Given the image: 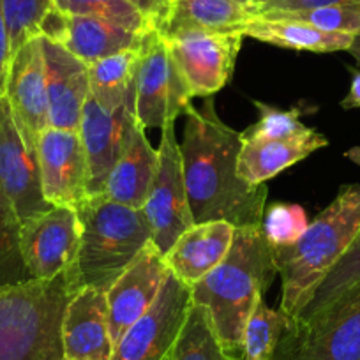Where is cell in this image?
<instances>
[{"instance_id": "25", "label": "cell", "mask_w": 360, "mask_h": 360, "mask_svg": "<svg viewBox=\"0 0 360 360\" xmlns=\"http://www.w3.org/2000/svg\"><path fill=\"white\" fill-rule=\"evenodd\" d=\"M138 62L140 48H133L90 64V96L106 110H117L126 105L127 99L134 96L136 90Z\"/></svg>"}, {"instance_id": "12", "label": "cell", "mask_w": 360, "mask_h": 360, "mask_svg": "<svg viewBox=\"0 0 360 360\" xmlns=\"http://www.w3.org/2000/svg\"><path fill=\"white\" fill-rule=\"evenodd\" d=\"M0 188L13 202L22 223L53 207L41 189L37 150L23 138L6 96L0 98Z\"/></svg>"}, {"instance_id": "42", "label": "cell", "mask_w": 360, "mask_h": 360, "mask_svg": "<svg viewBox=\"0 0 360 360\" xmlns=\"http://www.w3.org/2000/svg\"><path fill=\"white\" fill-rule=\"evenodd\" d=\"M235 2H238V4L245 6V8L252 9V0H235Z\"/></svg>"}, {"instance_id": "37", "label": "cell", "mask_w": 360, "mask_h": 360, "mask_svg": "<svg viewBox=\"0 0 360 360\" xmlns=\"http://www.w3.org/2000/svg\"><path fill=\"white\" fill-rule=\"evenodd\" d=\"M11 57V41H9L8 23H6L4 9H2V0H0V98L6 96V83H8Z\"/></svg>"}, {"instance_id": "22", "label": "cell", "mask_w": 360, "mask_h": 360, "mask_svg": "<svg viewBox=\"0 0 360 360\" xmlns=\"http://www.w3.org/2000/svg\"><path fill=\"white\" fill-rule=\"evenodd\" d=\"M328 140L320 131L307 127L288 140H244L238 154L237 173L245 184L262 186L278 173L302 161L313 152L327 147Z\"/></svg>"}, {"instance_id": "33", "label": "cell", "mask_w": 360, "mask_h": 360, "mask_svg": "<svg viewBox=\"0 0 360 360\" xmlns=\"http://www.w3.org/2000/svg\"><path fill=\"white\" fill-rule=\"evenodd\" d=\"M252 105L258 110L259 119L242 133L244 140H288L307 131V126L300 120L307 110H281L259 101H252Z\"/></svg>"}, {"instance_id": "43", "label": "cell", "mask_w": 360, "mask_h": 360, "mask_svg": "<svg viewBox=\"0 0 360 360\" xmlns=\"http://www.w3.org/2000/svg\"><path fill=\"white\" fill-rule=\"evenodd\" d=\"M62 360H79V359H65V356H64V359H62Z\"/></svg>"}, {"instance_id": "28", "label": "cell", "mask_w": 360, "mask_h": 360, "mask_svg": "<svg viewBox=\"0 0 360 360\" xmlns=\"http://www.w3.org/2000/svg\"><path fill=\"white\" fill-rule=\"evenodd\" d=\"M22 221L4 189L0 188V286L32 281L20 245Z\"/></svg>"}, {"instance_id": "14", "label": "cell", "mask_w": 360, "mask_h": 360, "mask_svg": "<svg viewBox=\"0 0 360 360\" xmlns=\"http://www.w3.org/2000/svg\"><path fill=\"white\" fill-rule=\"evenodd\" d=\"M168 274L169 269L165 256L152 242H148L133 263L106 290L113 345L134 321L140 320L150 309Z\"/></svg>"}, {"instance_id": "32", "label": "cell", "mask_w": 360, "mask_h": 360, "mask_svg": "<svg viewBox=\"0 0 360 360\" xmlns=\"http://www.w3.org/2000/svg\"><path fill=\"white\" fill-rule=\"evenodd\" d=\"M51 8L53 0H2L11 41V55H15L27 41L41 36V25Z\"/></svg>"}, {"instance_id": "10", "label": "cell", "mask_w": 360, "mask_h": 360, "mask_svg": "<svg viewBox=\"0 0 360 360\" xmlns=\"http://www.w3.org/2000/svg\"><path fill=\"white\" fill-rule=\"evenodd\" d=\"M191 307V288L169 272L150 309L115 342L110 360H166Z\"/></svg>"}, {"instance_id": "13", "label": "cell", "mask_w": 360, "mask_h": 360, "mask_svg": "<svg viewBox=\"0 0 360 360\" xmlns=\"http://www.w3.org/2000/svg\"><path fill=\"white\" fill-rule=\"evenodd\" d=\"M43 196L50 205L72 207L89 193V165L78 131L48 127L37 140Z\"/></svg>"}, {"instance_id": "6", "label": "cell", "mask_w": 360, "mask_h": 360, "mask_svg": "<svg viewBox=\"0 0 360 360\" xmlns=\"http://www.w3.org/2000/svg\"><path fill=\"white\" fill-rule=\"evenodd\" d=\"M272 360H360V285L306 321H286Z\"/></svg>"}, {"instance_id": "9", "label": "cell", "mask_w": 360, "mask_h": 360, "mask_svg": "<svg viewBox=\"0 0 360 360\" xmlns=\"http://www.w3.org/2000/svg\"><path fill=\"white\" fill-rule=\"evenodd\" d=\"M169 58L189 89L191 98H212L233 75L244 34L184 30L166 34Z\"/></svg>"}, {"instance_id": "21", "label": "cell", "mask_w": 360, "mask_h": 360, "mask_svg": "<svg viewBox=\"0 0 360 360\" xmlns=\"http://www.w3.org/2000/svg\"><path fill=\"white\" fill-rule=\"evenodd\" d=\"M145 131L140 120L134 119L122 154L103 188V195L110 200L133 209L143 207L158 169V148L152 147Z\"/></svg>"}, {"instance_id": "16", "label": "cell", "mask_w": 360, "mask_h": 360, "mask_svg": "<svg viewBox=\"0 0 360 360\" xmlns=\"http://www.w3.org/2000/svg\"><path fill=\"white\" fill-rule=\"evenodd\" d=\"M6 99L9 101L23 138L37 150L41 133L50 127L41 36L27 41L11 57L6 83Z\"/></svg>"}, {"instance_id": "19", "label": "cell", "mask_w": 360, "mask_h": 360, "mask_svg": "<svg viewBox=\"0 0 360 360\" xmlns=\"http://www.w3.org/2000/svg\"><path fill=\"white\" fill-rule=\"evenodd\" d=\"M106 292L82 286L71 293L62 318L65 359L110 360L113 353Z\"/></svg>"}, {"instance_id": "23", "label": "cell", "mask_w": 360, "mask_h": 360, "mask_svg": "<svg viewBox=\"0 0 360 360\" xmlns=\"http://www.w3.org/2000/svg\"><path fill=\"white\" fill-rule=\"evenodd\" d=\"M240 32L244 34V37H251L262 43L290 48L295 51H311V53L348 51L355 37L353 34L345 32H325L295 20L265 18V16H251Z\"/></svg>"}, {"instance_id": "40", "label": "cell", "mask_w": 360, "mask_h": 360, "mask_svg": "<svg viewBox=\"0 0 360 360\" xmlns=\"http://www.w3.org/2000/svg\"><path fill=\"white\" fill-rule=\"evenodd\" d=\"M345 158L349 159V161H353L355 165L360 166V147H352L349 150L345 152Z\"/></svg>"}, {"instance_id": "29", "label": "cell", "mask_w": 360, "mask_h": 360, "mask_svg": "<svg viewBox=\"0 0 360 360\" xmlns=\"http://www.w3.org/2000/svg\"><path fill=\"white\" fill-rule=\"evenodd\" d=\"M288 318L259 299L244 332V360H272Z\"/></svg>"}, {"instance_id": "31", "label": "cell", "mask_w": 360, "mask_h": 360, "mask_svg": "<svg viewBox=\"0 0 360 360\" xmlns=\"http://www.w3.org/2000/svg\"><path fill=\"white\" fill-rule=\"evenodd\" d=\"M252 16L295 20V22L307 23V25L325 30V32H345L355 36L360 30V2L313 9H292V11H265Z\"/></svg>"}, {"instance_id": "2", "label": "cell", "mask_w": 360, "mask_h": 360, "mask_svg": "<svg viewBox=\"0 0 360 360\" xmlns=\"http://www.w3.org/2000/svg\"><path fill=\"white\" fill-rule=\"evenodd\" d=\"M276 274L274 248L262 226L235 228L223 262L191 286V302L205 307L217 339L233 355L244 356L245 325Z\"/></svg>"}, {"instance_id": "15", "label": "cell", "mask_w": 360, "mask_h": 360, "mask_svg": "<svg viewBox=\"0 0 360 360\" xmlns=\"http://www.w3.org/2000/svg\"><path fill=\"white\" fill-rule=\"evenodd\" d=\"M134 119V96L117 110H106L92 96L86 99L78 129L89 165L86 196L103 193L110 172L122 154Z\"/></svg>"}, {"instance_id": "41", "label": "cell", "mask_w": 360, "mask_h": 360, "mask_svg": "<svg viewBox=\"0 0 360 360\" xmlns=\"http://www.w3.org/2000/svg\"><path fill=\"white\" fill-rule=\"evenodd\" d=\"M272 2H276V0H252V9H251V13L256 11V9L263 8V6L272 4Z\"/></svg>"}, {"instance_id": "8", "label": "cell", "mask_w": 360, "mask_h": 360, "mask_svg": "<svg viewBox=\"0 0 360 360\" xmlns=\"http://www.w3.org/2000/svg\"><path fill=\"white\" fill-rule=\"evenodd\" d=\"M193 98L180 72L173 65L165 37L150 29L141 37L136 71L134 112L145 129H162L168 120L184 115Z\"/></svg>"}, {"instance_id": "27", "label": "cell", "mask_w": 360, "mask_h": 360, "mask_svg": "<svg viewBox=\"0 0 360 360\" xmlns=\"http://www.w3.org/2000/svg\"><path fill=\"white\" fill-rule=\"evenodd\" d=\"M356 285H360V230L345 255L339 258V262L332 266L330 272L321 279L320 285L311 293L299 316L290 321H306L316 316L325 307L330 306Z\"/></svg>"}, {"instance_id": "38", "label": "cell", "mask_w": 360, "mask_h": 360, "mask_svg": "<svg viewBox=\"0 0 360 360\" xmlns=\"http://www.w3.org/2000/svg\"><path fill=\"white\" fill-rule=\"evenodd\" d=\"M352 85H349L348 96L341 101L342 110L360 108V71L352 69Z\"/></svg>"}, {"instance_id": "44", "label": "cell", "mask_w": 360, "mask_h": 360, "mask_svg": "<svg viewBox=\"0 0 360 360\" xmlns=\"http://www.w3.org/2000/svg\"><path fill=\"white\" fill-rule=\"evenodd\" d=\"M166 360H169V356H168V359H166Z\"/></svg>"}, {"instance_id": "26", "label": "cell", "mask_w": 360, "mask_h": 360, "mask_svg": "<svg viewBox=\"0 0 360 360\" xmlns=\"http://www.w3.org/2000/svg\"><path fill=\"white\" fill-rule=\"evenodd\" d=\"M169 360H244V356L223 348L205 307L191 302Z\"/></svg>"}, {"instance_id": "11", "label": "cell", "mask_w": 360, "mask_h": 360, "mask_svg": "<svg viewBox=\"0 0 360 360\" xmlns=\"http://www.w3.org/2000/svg\"><path fill=\"white\" fill-rule=\"evenodd\" d=\"M20 245L30 279L50 281L72 269L79 248L76 209L51 207L46 212L22 223Z\"/></svg>"}, {"instance_id": "4", "label": "cell", "mask_w": 360, "mask_h": 360, "mask_svg": "<svg viewBox=\"0 0 360 360\" xmlns=\"http://www.w3.org/2000/svg\"><path fill=\"white\" fill-rule=\"evenodd\" d=\"M79 248L75 263V286L108 290L152 242L143 210L113 202L103 193L85 196L76 205Z\"/></svg>"}, {"instance_id": "18", "label": "cell", "mask_w": 360, "mask_h": 360, "mask_svg": "<svg viewBox=\"0 0 360 360\" xmlns=\"http://www.w3.org/2000/svg\"><path fill=\"white\" fill-rule=\"evenodd\" d=\"M48 92L50 127L78 131L83 108L90 98L89 65L68 48L41 36Z\"/></svg>"}, {"instance_id": "1", "label": "cell", "mask_w": 360, "mask_h": 360, "mask_svg": "<svg viewBox=\"0 0 360 360\" xmlns=\"http://www.w3.org/2000/svg\"><path fill=\"white\" fill-rule=\"evenodd\" d=\"M180 155L186 189L195 223L226 221L235 228L262 226L266 184L249 186L238 176L242 133L231 129L216 113L212 98L202 108L189 105Z\"/></svg>"}, {"instance_id": "20", "label": "cell", "mask_w": 360, "mask_h": 360, "mask_svg": "<svg viewBox=\"0 0 360 360\" xmlns=\"http://www.w3.org/2000/svg\"><path fill=\"white\" fill-rule=\"evenodd\" d=\"M233 235L235 226L226 221L191 224L165 255L169 272L191 288L223 262Z\"/></svg>"}, {"instance_id": "24", "label": "cell", "mask_w": 360, "mask_h": 360, "mask_svg": "<svg viewBox=\"0 0 360 360\" xmlns=\"http://www.w3.org/2000/svg\"><path fill=\"white\" fill-rule=\"evenodd\" d=\"M251 16V9L235 0H172L168 20L161 34L166 36L184 30L240 32Z\"/></svg>"}, {"instance_id": "17", "label": "cell", "mask_w": 360, "mask_h": 360, "mask_svg": "<svg viewBox=\"0 0 360 360\" xmlns=\"http://www.w3.org/2000/svg\"><path fill=\"white\" fill-rule=\"evenodd\" d=\"M41 36L62 44L75 57L90 65L108 55L140 48L143 34L94 16L68 15L53 6L44 16Z\"/></svg>"}, {"instance_id": "3", "label": "cell", "mask_w": 360, "mask_h": 360, "mask_svg": "<svg viewBox=\"0 0 360 360\" xmlns=\"http://www.w3.org/2000/svg\"><path fill=\"white\" fill-rule=\"evenodd\" d=\"M360 230V184L346 186L338 198L311 221L302 237L292 245L274 248L281 276V313L288 320L299 316L321 279L339 262Z\"/></svg>"}, {"instance_id": "35", "label": "cell", "mask_w": 360, "mask_h": 360, "mask_svg": "<svg viewBox=\"0 0 360 360\" xmlns=\"http://www.w3.org/2000/svg\"><path fill=\"white\" fill-rule=\"evenodd\" d=\"M129 4H133L148 22L162 32L168 20L169 8H172V0H127Z\"/></svg>"}, {"instance_id": "5", "label": "cell", "mask_w": 360, "mask_h": 360, "mask_svg": "<svg viewBox=\"0 0 360 360\" xmlns=\"http://www.w3.org/2000/svg\"><path fill=\"white\" fill-rule=\"evenodd\" d=\"M72 269L50 281L0 286V360L64 359L62 318L76 292Z\"/></svg>"}, {"instance_id": "30", "label": "cell", "mask_w": 360, "mask_h": 360, "mask_svg": "<svg viewBox=\"0 0 360 360\" xmlns=\"http://www.w3.org/2000/svg\"><path fill=\"white\" fill-rule=\"evenodd\" d=\"M53 6L68 15L94 16L136 34L154 29V25L127 0H53Z\"/></svg>"}, {"instance_id": "39", "label": "cell", "mask_w": 360, "mask_h": 360, "mask_svg": "<svg viewBox=\"0 0 360 360\" xmlns=\"http://www.w3.org/2000/svg\"><path fill=\"white\" fill-rule=\"evenodd\" d=\"M348 51L353 55V58H355V60L360 64V30L355 34V37H353V43H352V46H349Z\"/></svg>"}, {"instance_id": "7", "label": "cell", "mask_w": 360, "mask_h": 360, "mask_svg": "<svg viewBox=\"0 0 360 360\" xmlns=\"http://www.w3.org/2000/svg\"><path fill=\"white\" fill-rule=\"evenodd\" d=\"M158 155V169L141 210L150 224L152 244L165 256L176 238L195 224L186 189L180 145L175 134V120H168L161 129Z\"/></svg>"}, {"instance_id": "34", "label": "cell", "mask_w": 360, "mask_h": 360, "mask_svg": "<svg viewBox=\"0 0 360 360\" xmlns=\"http://www.w3.org/2000/svg\"><path fill=\"white\" fill-rule=\"evenodd\" d=\"M307 226V212L299 203H272L265 207L262 231L272 248L295 244Z\"/></svg>"}, {"instance_id": "36", "label": "cell", "mask_w": 360, "mask_h": 360, "mask_svg": "<svg viewBox=\"0 0 360 360\" xmlns=\"http://www.w3.org/2000/svg\"><path fill=\"white\" fill-rule=\"evenodd\" d=\"M349 2H360V0H276L272 4L263 6V8L252 11V15L265 11H292V9H313L325 8V6L349 4Z\"/></svg>"}]
</instances>
